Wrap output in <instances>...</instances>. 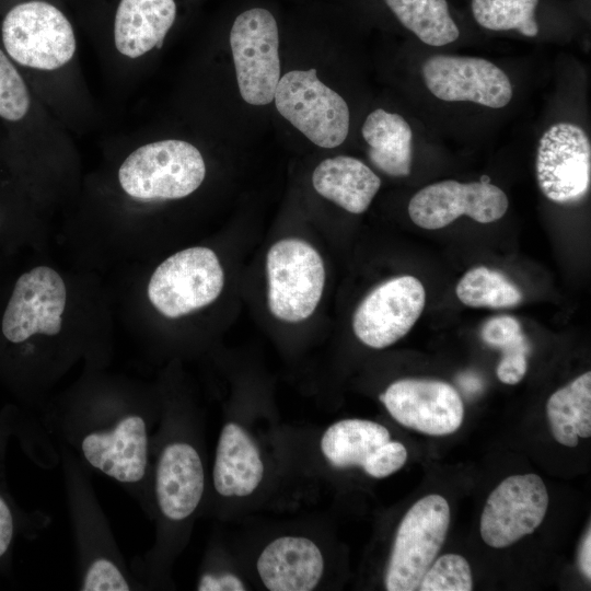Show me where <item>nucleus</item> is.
I'll use <instances>...</instances> for the list:
<instances>
[{
	"instance_id": "obj_33",
	"label": "nucleus",
	"mask_w": 591,
	"mask_h": 591,
	"mask_svg": "<svg viewBox=\"0 0 591 591\" xmlns=\"http://www.w3.org/2000/svg\"><path fill=\"white\" fill-rule=\"evenodd\" d=\"M15 517L10 500L0 485V563L9 554L15 535Z\"/></svg>"
},
{
	"instance_id": "obj_7",
	"label": "nucleus",
	"mask_w": 591,
	"mask_h": 591,
	"mask_svg": "<svg viewBox=\"0 0 591 591\" xmlns=\"http://www.w3.org/2000/svg\"><path fill=\"white\" fill-rule=\"evenodd\" d=\"M274 100L280 115L318 147H338L348 136V105L318 80L315 69L283 74Z\"/></svg>"
},
{
	"instance_id": "obj_11",
	"label": "nucleus",
	"mask_w": 591,
	"mask_h": 591,
	"mask_svg": "<svg viewBox=\"0 0 591 591\" xmlns=\"http://www.w3.org/2000/svg\"><path fill=\"white\" fill-rule=\"evenodd\" d=\"M543 479L533 473L503 479L488 496L480 515L479 531L490 547L503 548L533 533L548 508Z\"/></svg>"
},
{
	"instance_id": "obj_22",
	"label": "nucleus",
	"mask_w": 591,
	"mask_h": 591,
	"mask_svg": "<svg viewBox=\"0 0 591 591\" xmlns=\"http://www.w3.org/2000/svg\"><path fill=\"white\" fill-rule=\"evenodd\" d=\"M551 432L569 448L591 436V372H584L554 392L546 404Z\"/></svg>"
},
{
	"instance_id": "obj_6",
	"label": "nucleus",
	"mask_w": 591,
	"mask_h": 591,
	"mask_svg": "<svg viewBox=\"0 0 591 591\" xmlns=\"http://www.w3.org/2000/svg\"><path fill=\"white\" fill-rule=\"evenodd\" d=\"M223 285L224 273L216 253L195 246L162 262L152 274L147 292L162 315L177 318L212 303Z\"/></svg>"
},
{
	"instance_id": "obj_28",
	"label": "nucleus",
	"mask_w": 591,
	"mask_h": 591,
	"mask_svg": "<svg viewBox=\"0 0 591 591\" xmlns=\"http://www.w3.org/2000/svg\"><path fill=\"white\" fill-rule=\"evenodd\" d=\"M30 104L23 78L0 48V117L9 121L21 120L27 114Z\"/></svg>"
},
{
	"instance_id": "obj_8",
	"label": "nucleus",
	"mask_w": 591,
	"mask_h": 591,
	"mask_svg": "<svg viewBox=\"0 0 591 591\" xmlns=\"http://www.w3.org/2000/svg\"><path fill=\"white\" fill-rule=\"evenodd\" d=\"M230 45L242 99L252 105L274 101L280 79L279 35L274 15L260 8L237 15Z\"/></svg>"
},
{
	"instance_id": "obj_31",
	"label": "nucleus",
	"mask_w": 591,
	"mask_h": 591,
	"mask_svg": "<svg viewBox=\"0 0 591 591\" xmlns=\"http://www.w3.org/2000/svg\"><path fill=\"white\" fill-rule=\"evenodd\" d=\"M502 358L497 366L498 379L509 385L519 383L526 373V356L530 346L526 338H522L501 349Z\"/></svg>"
},
{
	"instance_id": "obj_32",
	"label": "nucleus",
	"mask_w": 591,
	"mask_h": 591,
	"mask_svg": "<svg viewBox=\"0 0 591 591\" xmlns=\"http://www.w3.org/2000/svg\"><path fill=\"white\" fill-rule=\"evenodd\" d=\"M480 336L485 343L499 349L525 337L519 321L510 315L488 320L482 327Z\"/></svg>"
},
{
	"instance_id": "obj_27",
	"label": "nucleus",
	"mask_w": 591,
	"mask_h": 591,
	"mask_svg": "<svg viewBox=\"0 0 591 591\" xmlns=\"http://www.w3.org/2000/svg\"><path fill=\"white\" fill-rule=\"evenodd\" d=\"M473 577L467 560L457 554H444L434 559L422 576L420 591H471Z\"/></svg>"
},
{
	"instance_id": "obj_21",
	"label": "nucleus",
	"mask_w": 591,
	"mask_h": 591,
	"mask_svg": "<svg viewBox=\"0 0 591 591\" xmlns=\"http://www.w3.org/2000/svg\"><path fill=\"white\" fill-rule=\"evenodd\" d=\"M361 132L369 144L368 157L376 169L394 177L409 175L413 132L401 115L376 108L367 116Z\"/></svg>"
},
{
	"instance_id": "obj_14",
	"label": "nucleus",
	"mask_w": 591,
	"mask_h": 591,
	"mask_svg": "<svg viewBox=\"0 0 591 591\" xmlns=\"http://www.w3.org/2000/svg\"><path fill=\"white\" fill-rule=\"evenodd\" d=\"M380 399L397 422L429 436L455 432L464 417L457 391L439 380H397L389 385Z\"/></svg>"
},
{
	"instance_id": "obj_16",
	"label": "nucleus",
	"mask_w": 591,
	"mask_h": 591,
	"mask_svg": "<svg viewBox=\"0 0 591 591\" xmlns=\"http://www.w3.org/2000/svg\"><path fill=\"white\" fill-rule=\"evenodd\" d=\"M205 490V471L197 450L189 443L166 444L157 462L154 494L161 514L183 521L197 509Z\"/></svg>"
},
{
	"instance_id": "obj_25",
	"label": "nucleus",
	"mask_w": 591,
	"mask_h": 591,
	"mask_svg": "<svg viewBox=\"0 0 591 591\" xmlns=\"http://www.w3.org/2000/svg\"><path fill=\"white\" fill-rule=\"evenodd\" d=\"M457 299L466 306L506 309L522 301V292L501 273L478 266L464 274L456 285Z\"/></svg>"
},
{
	"instance_id": "obj_18",
	"label": "nucleus",
	"mask_w": 591,
	"mask_h": 591,
	"mask_svg": "<svg viewBox=\"0 0 591 591\" xmlns=\"http://www.w3.org/2000/svg\"><path fill=\"white\" fill-rule=\"evenodd\" d=\"M263 475L264 464L251 437L237 424L224 425L212 471L216 491L223 497H246L258 487Z\"/></svg>"
},
{
	"instance_id": "obj_26",
	"label": "nucleus",
	"mask_w": 591,
	"mask_h": 591,
	"mask_svg": "<svg viewBox=\"0 0 591 591\" xmlns=\"http://www.w3.org/2000/svg\"><path fill=\"white\" fill-rule=\"evenodd\" d=\"M538 0H472L476 22L491 31L515 30L524 36L538 33L535 9Z\"/></svg>"
},
{
	"instance_id": "obj_13",
	"label": "nucleus",
	"mask_w": 591,
	"mask_h": 591,
	"mask_svg": "<svg viewBox=\"0 0 591 591\" xmlns=\"http://www.w3.org/2000/svg\"><path fill=\"white\" fill-rule=\"evenodd\" d=\"M508 205L505 192L490 183L448 179L418 190L409 200L408 215L416 225L437 230L464 215L479 223L497 221Z\"/></svg>"
},
{
	"instance_id": "obj_3",
	"label": "nucleus",
	"mask_w": 591,
	"mask_h": 591,
	"mask_svg": "<svg viewBox=\"0 0 591 591\" xmlns=\"http://www.w3.org/2000/svg\"><path fill=\"white\" fill-rule=\"evenodd\" d=\"M268 308L288 323H299L315 311L324 290L325 268L308 242L288 237L276 242L266 257Z\"/></svg>"
},
{
	"instance_id": "obj_20",
	"label": "nucleus",
	"mask_w": 591,
	"mask_h": 591,
	"mask_svg": "<svg viewBox=\"0 0 591 591\" xmlns=\"http://www.w3.org/2000/svg\"><path fill=\"white\" fill-rule=\"evenodd\" d=\"M312 184L322 197L359 215L370 206L380 189L381 179L362 161L337 155L323 160L315 167Z\"/></svg>"
},
{
	"instance_id": "obj_2",
	"label": "nucleus",
	"mask_w": 591,
	"mask_h": 591,
	"mask_svg": "<svg viewBox=\"0 0 591 591\" xmlns=\"http://www.w3.org/2000/svg\"><path fill=\"white\" fill-rule=\"evenodd\" d=\"M89 419L74 437L84 462L120 484L141 483L149 459L146 418L125 412L109 418Z\"/></svg>"
},
{
	"instance_id": "obj_17",
	"label": "nucleus",
	"mask_w": 591,
	"mask_h": 591,
	"mask_svg": "<svg viewBox=\"0 0 591 591\" xmlns=\"http://www.w3.org/2000/svg\"><path fill=\"white\" fill-rule=\"evenodd\" d=\"M257 572L270 591H310L324 571L323 555L317 545L302 536H281L260 553Z\"/></svg>"
},
{
	"instance_id": "obj_4",
	"label": "nucleus",
	"mask_w": 591,
	"mask_h": 591,
	"mask_svg": "<svg viewBox=\"0 0 591 591\" xmlns=\"http://www.w3.org/2000/svg\"><path fill=\"white\" fill-rule=\"evenodd\" d=\"M450 524V507L440 495L417 500L403 517L385 570L389 591H414L438 556Z\"/></svg>"
},
{
	"instance_id": "obj_29",
	"label": "nucleus",
	"mask_w": 591,
	"mask_h": 591,
	"mask_svg": "<svg viewBox=\"0 0 591 591\" xmlns=\"http://www.w3.org/2000/svg\"><path fill=\"white\" fill-rule=\"evenodd\" d=\"M130 589L129 578L117 560L97 561L83 567L80 590L126 591Z\"/></svg>"
},
{
	"instance_id": "obj_5",
	"label": "nucleus",
	"mask_w": 591,
	"mask_h": 591,
	"mask_svg": "<svg viewBox=\"0 0 591 591\" xmlns=\"http://www.w3.org/2000/svg\"><path fill=\"white\" fill-rule=\"evenodd\" d=\"M1 33L8 56L24 67L55 70L65 66L76 51L70 22L45 1L13 7L4 16Z\"/></svg>"
},
{
	"instance_id": "obj_19",
	"label": "nucleus",
	"mask_w": 591,
	"mask_h": 591,
	"mask_svg": "<svg viewBox=\"0 0 591 591\" xmlns=\"http://www.w3.org/2000/svg\"><path fill=\"white\" fill-rule=\"evenodd\" d=\"M175 15L174 0H121L114 24L116 48L129 58L160 48Z\"/></svg>"
},
{
	"instance_id": "obj_23",
	"label": "nucleus",
	"mask_w": 591,
	"mask_h": 591,
	"mask_svg": "<svg viewBox=\"0 0 591 591\" xmlns=\"http://www.w3.org/2000/svg\"><path fill=\"white\" fill-rule=\"evenodd\" d=\"M390 440L389 430L378 422L344 419L326 429L321 439V449L327 461L336 467H362Z\"/></svg>"
},
{
	"instance_id": "obj_1",
	"label": "nucleus",
	"mask_w": 591,
	"mask_h": 591,
	"mask_svg": "<svg viewBox=\"0 0 591 591\" xmlns=\"http://www.w3.org/2000/svg\"><path fill=\"white\" fill-rule=\"evenodd\" d=\"M205 175L206 165L199 150L174 139L138 148L118 171L121 188L140 200L186 197L201 185Z\"/></svg>"
},
{
	"instance_id": "obj_15",
	"label": "nucleus",
	"mask_w": 591,
	"mask_h": 591,
	"mask_svg": "<svg viewBox=\"0 0 591 591\" xmlns=\"http://www.w3.org/2000/svg\"><path fill=\"white\" fill-rule=\"evenodd\" d=\"M421 72L428 90L442 101L501 108L512 97L508 76L484 58L436 55L426 59Z\"/></svg>"
},
{
	"instance_id": "obj_24",
	"label": "nucleus",
	"mask_w": 591,
	"mask_h": 591,
	"mask_svg": "<svg viewBox=\"0 0 591 591\" xmlns=\"http://www.w3.org/2000/svg\"><path fill=\"white\" fill-rule=\"evenodd\" d=\"M384 1L407 30L429 46H444L460 36L459 27L450 15L447 0Z\"/></svg>"
},
{
	"instance_id": "obj_30",
	"label": "nucleus",
	"mask_w": 591,
	"mask_h": 591,
	"mask_svg": "<svg viewBox=\"0 0 591 591\" xmlns=\"http://www.w3.org/2000/svg\"><path fill=\"white\" fill-rule=\"evenodd\" d=\"M407 450L401 442L389 441L381 445L364 463V472L375 478H384L403 467Z\"/></svg>"
},
{
	"instance_id": "obj_10",
	"label": "nucleus",
	"mask_w": 591,
	"mask_h": 591,
	"mask_svg": "<svg viewBox=\"0 0 591 591\" xmlns=\"http://www.w3.org/2000/svg\"><path fill=\"white\" fill-rule=\"evenodd\" d=\"M536 178L541 192L553 202L570 204L584 198L591 182V144L578 125L557 123L538 141Z\"/></svg>"
},
{
	"instance_id": "obj_9",
	"label": "nucleus",
	"mask_w": 591,
	"mask_h": 591,
	"mask_svg": "<svg viewBox=\"0 0 591 591\" xmlns=\"http://www.w3.org/2000/svg\"><path fill=\"white\" fill-rule=\"evenodd\" d=\"M66 302V285L55 269L37 266L23 273L15 280L1 315L2 339L14 347L35 335H57Z\"/></svg>"
},
{
	"instance_id": "obj_35",
	"label": "nucleus",
	"mask_w": 591,
	"mask_h": 591,
	"mask_svg": "<svg viewBox=\"0 0 591 591\" xmlns=\"http://www.w3.org/2000/svg\"><path fill=\"white\" fill-rule=\"evenodd\" d=\"M579 568L581 573L584 576V578L590 581L591 579V531L590 526L588 528V531L582 540L580 552H579V559H578Z\"/></svg>"
},
{
	"instance_id": "obj_34",
	"label": "nucleus",
	"mask_w": 591,
	"mask_h": 591,
	"mask_svg": "<svg viewBox=\"0 0 591 591\" xmlns=\"http://www.w3.org/2000/svg\"><path fill=\"white\" fill-rule=\"evenodd\" d=\"M199 591H243L246 590L242 580L230 572L204 573L197 583Z\"/></svg>"
},
{
	"instance_id": "obj_12",
	"label": "nucleus",
	"mask_w": 591,
	"mask_h": 591,
	"mask_svg": "<svg viewBox=\"0 0 591 591\" xmlns=\"http://www.w3.org/2000/svg\"><path fill=\"white\" fill-rule=\"evenodd\" d=\"M426 303V290L414 276L391 278L374 288L358 305L352 329L364 345L382 349L404 337Z\"/></svg>"
}]
</instances>
